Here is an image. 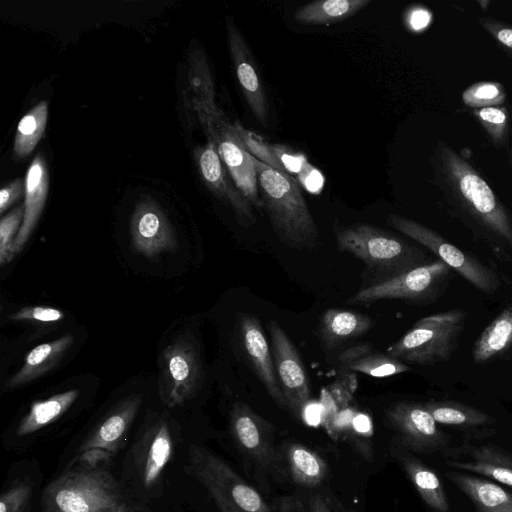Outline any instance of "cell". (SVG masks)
I'll use <instances>...</instances> for the list:
<instances>
[{"mask_svg":"<svg viewBox=\"0 0 512 512\" xmlns=\"http://www.w3.org/2000/svg\"><path fill=\"white\" fill-rule=\"evenodd\" d=\"M430 164L433 184L451 213L497 253L512 252V212L482 174L442 139Z\"/></svg>","mask_w":512,"mask_h":512,"instance_id":"obj_1","label":"cell"},{"mask_svg":"<svg viewBox=\"0 0 512 512\" xmlns=\"http://www.w3.org/2000/svg\"><path fill=\"white\" fill-rule=\"evenodd\" d=\"M470 460H448L458 471L473 472L512 488V454L490 444L470 447Z\"/></svg>","mask_w":512,"mask_h":512,"instance_id":"obj_23","label":"cell"},{"mask_svg":"<svg viewBox=\"0 0 512 512\" xmlns=\"http://www.w3.org/2000/svg\"><path fill=\"white\" fill-rule=\"evenodd\" d=\"M309 512H332V510L322 496L315 494L309 500Z\"/></svg>","mask_w":512,"mask_h":512,"instance_id":"obj_47","label":"cell"},{"mask_svg":"<svg viewBox=\"0 0 512 512\" xmlns=\"http://www.w3.org/2000/svg\"><path fill=\"white\" fill-rule=\"evenodd\" d=\"M452 271L441 260L429 262L389 280L366 286L346 303L371 304L381 300H401L418 305L432 303L447 289Z\"/></svg>","mask_w":512,"mask_h":512,"instance_id":"obj_7","label":"cell"},{"mask_svg":"<svg viewBox=\"0 0 512 512\" xmlns=\"http://www.w3.org/2000/svg\"><path fill=\"white\" fill-rule=\"evenodd\" d=\"M77 397V390H68L34 402L20 420L16 435L27 436L53 423L70 408Z\"/></svg>","mask_w":512,"mask_h":512,"instance_id":"obj_32","label":"cell"},{"mask_svg":"<svg viewBox=\"0 0 512 512\" xmlns=\"http://www.w3.org/2000/svg\"><path fill=\"white\" fill-rule=\"evenodd\" d=\"M506 151H507L508 163L512 169V123L510 126L509 139H508V145L506 147Z\"/></svg>","mask_w":512,"mask_h":512,"instance_id":"obj_48","label":"cell"},{"mask_svg":"<svg viewBox=\"0 0 512 512\" xmlns=\"http://www.w3.org/2000/svg\"><path fill=\"white\" fill-rule=\"evenodd\" d=\"M466 319L467 312L462 309L423 317L389 346L387 354L423 366L446 361L459 347Z\"/></svg>","mask_w":512,"mask_h":512,"instance_id":"obj_5","label":"cell"},{"mask_svg":"<svg viewBox=\"0 0 512 512\" xmlns=\"http://www.w3.org/2000/svg\"><path fill=\"white\" fill-rule=\"evenodd\" d=\"M288 474L299 486L313 488L321 485L327 474L325 460L315 451L300 444L288 443L281 451Z\"/></svg>","mask_w":512,"mask_h":512,"instance_id":"obj_28","label":"cell"},{"mask_svg":"<svg viewBox=\"0 0 512 512\" xmlns=\"http://www.w3.org/2000/svg\"><path fill=\"white\" fill-rule=\"evenodd\" d=\"M209 140L214 141L219 156L234 184L255 208H263L253 156L244 147L235 124L222 113L197 114Z\"/></svg>","mask_w":512,"mask_h":512,"instance_id":"obj_9","label":"cell"},{"mask_svg":"<svg viewBox=\"0 0 512 512\" xmlns=\"http://www.w3.org/2000/svg\"><path fill=\"white\" fill-rule=\"evenodd\" d=\"M394 451V457L423 501L435 512H449V501L438 475L402 448H396Z\"/></svg>","mask_w":512,"mask_h":512,"instance_id":"obj_25","label":"cell"},{"mask_svg":"<svg viewBox=\"0 0 512 512\" xmlns=\"http://www.w3.org/2000/svg\"><path fill=\"white\" fill-rule=\"evenodd\" d=\"M445 476L470 498L477 512H512V493L500 485L458 470Z\"/></svg>","mask_w":512,"mask_h":512,"instance_id":"obj_21","label":"cell"},{"mask_svg":"<svg viewBox=\"0 0 512 512\" xmlns=\"http://www.w3.org/2000/svg\"><path fill=\"white\" fill-rule=\"evenodd\" d=\"M297 181L303 186V188L313 194L320 193L324 187V177L322 173L311 163L297 178Z\"/></svg>","mask_w":512,"mask_h":512,"instance_id":"obj_42","label":"cell"},{"mask_svg":"<svg viewBox=\"0 0 512 512\" xmlns=\"http://www.w3.org/2000/svg\"><path fill=\"white\" fill-rule=\"evenodd\" d=\"M339 360L341 365L350 371L377 378L394 376L410 370V367L403 361L388 354L373 351L366 344L343 351Z\"/></svg>","mask_w":512,"mask_h":512,"instance_id":"obj_29","label":"cell"},{"mask_svg":"<svg viewBox=\"0 0 512 512\" xmlns=\"http://www.w3.org/2000/svg\"><path fill=\"white\" fill-rule=\"evenodd\" d=\"M374 325L368 315L342 309H328L320 320V337L328 350L366 334Z\"/></svg>","mask_w":512,"mask_h":512,"instance_id":"obj_26","label":"cell"},{"mask_svg":"<svg viewBox=\"0 0 512 512\" xmlns=\"http://www.w3.org/2000/svg\"><path fill=\"white\" fill-rule=\"evenodd\" d=\"M23 206H18L0 221V264L8 263L14 256L13 244L23 221Z\"/></svg>","mask_w":512,"mask_h":512,"instance_id":"obj_37","label":"cell"},{"mask_svg":"<svg viewBox=\"0 0 512 512\" xmlns=\"http://www.w3.org/2000/svg\"><path fill=\"white\" fill-rule=\"evenodd\" d=\"M512 348V304L503 309L482 331L472 349L476 364L503 356Z\"/></svg>","mask_w":512,"mask_h":512,"instance_id":"obj_30","label":"cell"},{"mask_svg":"<svg viewBox=\"0 0 512 512\" xmlns=\"http://www.w3.org/2000/svg\"><path fill=\"white\" fill-rule=\"evenodd\" d=\"M47 120L46 101L39 102L20 119L13 144L15 159H23L34 150L45 132Z\"/></svg>","mask_w":512,"mask_h":512,"instance_id":"obj_34","label":"cell"},{"mask_svg":"<svg viewBox=\"0 0 512 512\" xmlns=\"http://www.w3.org/2000/svg\"><path fill=\"white\" fill-rule=\"evenodd\" d=\"M479 24L512 59V24L489 16L480 18Z\"/></svg>","mask_w":512,"mask_h":512,"instance_id":"obj_40","label":"cell"},{"mask_svg":"<svg viewBox=\"0 0 512 512\" xmlns=\"http://www.w3.org/2000/svg\"><path fill=\"white\" fill-rule=\"evenodd\" d=\"M188 105L194 113L214 116L221 112L215 102V87L205 54L191 50L187 69Z\"/></svg>","mask_w":512,"mask_h":512,"instance_id":"obj_24","label":"cell"},{"mask_svg":"<svg viewBox=\"0 0 512 512\" xmlns=\"http://www.w3.org/2000/svg\"><path fill=\"white\" fill-rule=\"evenodd\" d=\"M141 404L140 395L119 403L85 438L77 450L75 461L82 465L100 467L104 455H113L126 438Z\"/></svg>","mask_w":512,"mask_h":512,"instance_id":"obj_14","label":"cell"},{"mask_svg":"<svg viewBox=\"0 0 512 512\" xmlns=\"http://www.w3.org/2000/svg\"><path fill=\"white\" fill-rule=\"evenodd\" d=\"M130 232L134 250L149 258L177 247L174 231L153 199L145 198L137 203L131 216Z\"/></svg>","mask_w":512,"mask_h":512,"instance_id":"obj_15","label":"cell"},{"mask_svg":"<svg viewBox=\"0 0 512 512\" xmlns=\"http://www.w3.org/2000/svg\"><path fill=\"white\" fill-rule=\"evenodd\" d=\"M323 408L317 403H307L302 410L301 416L309 425H317L322 419Z\"/></svg>","mask_w":512,"mask_h":512,"instance_id":"obj_46","label":"cell"},{"mask_svg":"<svg viewBox=\"0 0 512 512\" xmlns=\"http://www.w3.org/2000/svg\"><path fill=\"white\" fill-rule=\"evenodd\" d=\"M235 127L246 150L271 168L290 176L295 175L297 179L310 164L305 155L300 152H294L281 144L264 142L238 123L235 124Z\"/></svg>","mask_w":512,"mask_h":512,"instance_id":"obj_22","label":"cell"},{"mask_svg":"<svg viewBox=\"0 0 512 512\" xmlns=\"http://www.w3.org/2000/svg\"><path fill=\"white\" fill-rule=\"evenodd\" d=\"M268 328L276 376L286 407L301 416L310 398L309 378L296 347L279 323L271 320Z\"/></svg>","mask_w":512,"mask_h":512,"instance_id":"obj_12","label":"cell"},{"mask_svg":"<svg viewBox=\"0 0 512 512\" xmlns=\"http://www.w3.org/2000/svg\"><path fill=\"white\" fill-rule=\"evenodd\" d=\"M386 222L401 234L427 248L478 290L493 294L499 289L500 279L491 268L474 255L448 242L433 229L397 214L388 215Z\"/></svg>","mask_w":512,"mask_h":512,"instance_id":"obj_8","label":"cell"},{"mask_svg":"<svg viewBox=\"0 0 512 512\" xmlns=\"http://www.w3.org/2000/svg\"><path fill=\"white\" fill-rule=\"evenodd\" d=\"M472 115L484 130L495 149L507 147L510 131V112L506 105L472 109Z\"/></svg>","mask_w":512,"mask_h":512,"instance_id":"obj_35","label":"cell"},{"mask_svg":"<svg viewBox=\"0 0 512 512\" xmlns=\"http://www.w3.org/2000/svg\"><path fill=\"white\" fill-rule=\"evenodd\" d=\"M25 191V184L21 179H16L0 190V212L4 213L13 203H15Z\"/></svg>","mask_w":512,"mask_h":512,"instance_id":"obj_43","label":"cell"},{"mask_svg":"<svg viewBox=\"0 0 512 512\" xmlns=\"http://www.w3.org/2000/svg\"><path fill=\"white\" fill-rule=\"evenodd\" d=\"M337 248L362 261L371 286L428 262L426 253L396 234L366 223L335 227Z\"/></svg>","mask_w":512,"mask_h":512,"instance_id":"obj_3","label":"cell"},{"mask_svg":"<svg viewBox=\"0 0 512 512\" xmlns=\"http://www.w3.org/2000/svg\"><path fill=\"white\" fill-rule=\"evenodd\" d=\"M477 3L480 5V7L483 10H486L491 2L490 1L481 0V1H477Z\"/></svg>","mask_w":512,"mask_h":512,"instance_id":"obj_49","label":"cell"},{"mask_svg":"<svg viewBox=\"0 0 512 512\" xmlns=\"http://www.w3.org/2000/svg\"><path fill=\"white\" fill-rule=\"evenodd\" d=\"M385 420L395 431L400 445L413 452L432 453L449 441L424 404L396 402L386 410Z\"/></svg>","mask_w":512,"mask_h":512,"instance_id":"obj_10","label":"cell"},{"mask_svg":"<svg viewBox=\"0 0 512 512\" xmlns=\"http://www.w3.org/2000/svg\"><path fill=\"white\" fill-rule=\"evenodd\" d=\"M438 424L456 427L464 431H481L494 423V419L482 410L458 401L430 400L424 403Z\"/></svg>","mask_w":512,"mask_h":512,"instance_id":"obj_31","label":"cell"},{"mask_svg":"<svg viewBox=\"0 0 512 512\" xmlns=\"http://www.w3.org/2000/svg\"><path fill=\"white\" fill-rule=\"evenodd\" d=\"M431 19L432 15L427 9L418 8L411 13L409 22L414 30L420 31L429 25Z\"/></svg>","mask_w":512,"mask_h":512,"instance_id":"obj_45","label":"cell"},{"mask_svg":"<svg viewBox=\"0 0 512 512\" xmlns=\"http://www.w3.org/2000/svg\"><path fill=\"white\" fill-rule=\"evenodd\" d=\"M73 343V337L63 336L54 341L34 347L25 357L24 364L6 382L7 389L22 386L51 370Z\"/></svg>","mask_w":512,"mask_h":512,"instance_id":"obj_27","label":"cell"},{"mask_svg":"<svg viewBox=\"0 0 512 512\" xmlns=\"http://www.w3.org/2000/svg\"><path fill=\"white\" fill-rule=\"evenodd\" d=\"M196 158L201 177L208 188L233 210L242 226L253 225L256 218L252 205L228 175L214 141L208 139L207 144L198 150Z\"/></svg>","mask_w":512,"mask_h":512,"instance_id":"obj_16","label":"cell"},{"mask_svg":"<svg viewBox=\"0 0 512 512\" xmlns=\"http://www.w3.org/2000/svg\"><path fill=\"white\" fill-rule=\"evenodd\" d=\"M14 321L33 320L42 323L58 322L64 318V313L56 308L47 306L24 307L9 317Z\"/></svg>","mask_w":512,"mask_h":512,"instance_id":"obj_41","label":"cell"},{"mask_svg":"<svg viewBox=\"0 0 512 512\" xmlns=\"http://www.w3.org/2000/svg\"><path fill=\"white\" fill-rule=\"evenodd\" d=\"M173 450V440L168 424L159 419L150 425L136 444L134 473L137 483L149 491L160 482L164 468Z\"/></svg>","mask_w":512,"mask_h":512,"instance_id":"obj_18","label":"cell"},{"mask_svg":"<svg viewBox=\"0 0 512 512\" xmlns=\"http://www.w3.org/2000/svg\"><path fill=\"white\" fill-rule=\"evenodd\" d=\"M31 491L30 482L24 480L15 482L1 494L0 512H25Z\"/></svg>","mask_w":512,"mask_h":512,"instance_id":"obj_38","label":"cell"},{"mask_svg":"<svg viewBox=\"0 0 512 512\" xmlns=\"http://www.w3.org/2000/svg\"><path fill=\"white\" fill-rule=\"evenodd\" d=\"M356 448L368 459L372 460L371 443L369 441L373 434V425L370 417L364 413H355L348 429Z\"/></svg>","mask_w":512,"mask_h":512,"instance_id":"obj_39","label":"cell"},{"mask_svg":"<svg viewBox=\"0 0 512 512\" xmlns=\"http://www.w3.org/2000/svg\"><path fill=\"white\" fill-rule=\"evenodd\" d=\"M273 506L277 512H309L303 501L296 495H284L274 499Z\"/></svg>","mask_w":512,"mask_h":512,"instance_id":"obj_44","label":"cell"},{"mask_svg":"<svg viewBox=\"0 0 512 512\" xmlns=\"http://www.w3.org/2000/svg\"><path fill=\"white\" fill-rule=\"evenodd\" d=\"M226 28L229 51L243 96L256 119L267 126V99L249 46L231 19H227Z\"/></svg>","mask_w":512,"mask_h":512,"instance_id":"obj_17","label":"cell"},{"mask_svg":"<svg viewBox=\"0 0 512 512\" xmlns=\"http://www.w3.org/2000/svg\"><path fill=\"white\" fill-rule=\"evenodd\" d=\"M24 184L23 221L13 244L14 255L25 246L42 214L47 199L49 171L41 153H38L32 160Z\"/></svg>","mask_w":512,"mask_h":512,"instance_id":"obj_20","label":"cell"},{"mask_svg":"<svg viewBox=\"0 0 512 512\" xmlns=\"http://www.w3.org/2000/svg\"><path fill=\"white\" fill-rule=\"evenodd\" d=\"M189 462L220 512H272L257 489L208 449L190 445Z\"/></svg>","mask_w":512,"mask_h":512,"instance_id":"obj_6","label":"cell"},{"mask_svg":"<svg viewBox=\"0 0 512 512\" xmlns=\"http://www.w3.org/2000/svg\"><path fill=\"white\" fill-rule=\"evenodd\" d=\"M231 434L242 452L262 470H278L280 453L273 444V427L249 405L235 402L230 411Z\"/></svg>","mask_w":512,"mask_h":512,"instance_id":"obj_13","label":"cell"},{"mask_svg":"<svg viewBox=\"0 0 512 512\" xmlns=\"http://www.w3.org/2000/svg\"><path fill=\"white\" fill-rule=\"evenodd\" d=\"M505 87L496 81H480L468 86L461 95L464 105L472 109L501 106L506 102Z\"/></svg>","mask_w":512,"mask_h":512,"instance_id":"obj_36","label":"cell"},{"mask_svg":"<svg viewBox=\"0 0 512 512\" xmlns=\"http://www.w3.org/2000/svg\"><path fill=\"white\" fill-rule=\"evenodd\" d=\"M161 395L175 407L190 399L199 387L202 368L194 346L184 338L173 341L162 353Z\"/></svg>","mask_w":512,"mask_h":512,"instance_id":"obj_11","label":"cell"},{"mask_svg":"<svg viewBox=\"0 0 512 512\" xmlns=\"http://www.w3.org/2000/svg\"><path fill=\"white\" fill-rule=\"evenodd\" d=\"M263 208L278 238L288 247L312 249L319 232L297 179L253 156Z\"/></svg>","mask_w":512,"mask_h":512,"instance_id":"obj_2","label":"cell"},{"mask_svg":"<svg viewBox=\"0 0 512 512\" xmlns=\"http://www.w3.org/2000/svg\"><path fill=\"white\" fill-rule=\"evenodd\" d=\"M119 512H130L127 506L123 507Z\"/></svg>","mask_w":512,"mask_h":512,"instance_id":"obj_50","label":"cell"},{"mask_svg":"<svg viewBox=\"0 0 512 512\" xmlns=\"http://www.w3.org/2000/svg\"><path fill=\"white\" fill-rule=\"evenodd\" d=\"M125 506L122 490L110 472L78 464L45 488L41 512H119Z\"/></svg>","mask_w":512,"mask_h":512,"instance_id":"obj_4","label":"cell"},{"mask_svg":"<svg viewBox=\"0 0 512 512\" xmlns=\"http://www.w3.org/2000/svg\"><path fill=\"white\" fill-rule=\"evenodd\" d=\"M240 336L245 354L270 397L281 407L286 403L276 376L272 353L260 320L252 314L239 319Z\"/></svg>","mask_w":512,"mask_h":512,"instance_id":"obj_19","label":"cell"},{"mask_svg":"<svg viewBox=\"0 0 512 512\" xmlns=\"http://www.w3.org/2000/svg\"><path fill=\"white\" fill-rule=\"evenodd\" d=\"M370 2V0L314 1L297 8L294 19L303 25H330L353 16Z\"/></svg>","mask_w":512,"mask_h":512,"instance_id":"obj_33","label":"cell"}]
</instances>
